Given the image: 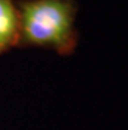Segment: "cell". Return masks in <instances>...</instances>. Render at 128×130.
Masks as SVG:
<instances>
[{
  "label": "cell",
  "mask_w": 128,
  "mask_h": 130,
  "mask_svg": "<svg viewBox=\"0 0 128 130\" xmlns=\"http://www.w3.org/2000/svg\"><path fill=\"white\" fill-rule=\"evenodd\" d=\"M20 36L26 43L68 51L74 42L72 0H29L20 7Z\"/></svg>",
  "instance_id": "1"
},
{
  "label": "cell",
  "mask_w": 128,
  "mask_h": 130,
  "mask_svg": "<svg viewBox=\"0 0 128 130\" xmlns=\"http://www.w3.org/2000/svg\"><path fill=\"white\" fill-rule=\"evenodd\" d=\"M20 14L12 0H0V54L20 40Z\"/></svg>",
  "instance_id": "2"
}]
</instances>
